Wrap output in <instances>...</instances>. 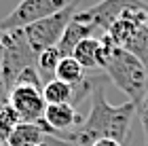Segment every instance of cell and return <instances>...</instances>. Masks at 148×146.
I'll return each instance as SVG.
<instances>
[{
    "label": "cell",
    "mask_w": 148,
    "mask_h": 146,
    "mask_svg": "<svg viewBox=\"0 0 148 146\" xmlns=\"http://www.w3.org/2000/svg\"><path fill=\"white\" fill-rule=\"evenodd\" d=\"M89 102L91 108L83 125L74 131L62 134L59 138L72 142L74 146H91L102 138H110V140H116L125 146L129 140L131 123L136 119V104L127 99L125 104L112 106L106 99V89L102 81H97V85L93 87Z\"/></svg>",
    "instance_id": "obj_1"
},
{
    "label": "cell",
    "mask_w": 148,
    "mask_h": 146,
    "mask_svg": "<svg viewBox=\"0 0 148 146\" xmlns=\"http://www.w3.org/2000/svg\"><path fill=\"white\" fill-rule=\"evenodd\" d=\"M99 68L106 70L114 87L123 91L129 102L136 106L142 102L148 91V70L138 57L116 47L108 34H102L99 38Z\"/></svg>",
    "instance_id": "obj_2"
},
{
    "label": "cell",
    "mask_w": 148,
    "mask_h": 146,
    "mask_svg": "<svg viewBox=\"0 0 148 146\" xmlns=\"http://www.w3.org/2000/svg\"><path fill=\"white\" fill-rule=\"evenodd\" d=\"M38 55L28 45L23 36V30H9L4 32V55H2V68H0V85L2 91H9L15 87L17 76L25 68H36Z\"/></svg>",
    "instance_id": "obj_3"
},
{
    "label": "cell",
    "mask_w": 148,
    "mask_h": 146,
    "mask_svg": "<svg viewBox=\"0 0 148 146\" xmlns=\"http://www.w3.org/2000/svg\"><path fill=\"white\" fill-rule=\"evenodd\" d=\"M76 4H78V0H72L59 13H55L51 17H45L40 21L28 25V28H23V36H25V40H28V45L32 47V51L36 55L47 51V49H51V47H57V42L64 36L66 25L70 23L72 15L76 13Z\"/></svg>",
    "instance_id": "obj_4"
},
{
    "label": "cell",
    "mask_w": 148,
    "mask_h": 146,
    "mask_svg": "<svg viewBox=\"0 0 148 146\" xmlns=\"http://www.w3.org/2000/svg\"><path fill=\"white\" fill-rule=\"evenodd\" d=\"M72 0H19V4L13 9L4 19H0V30H23L28 25L40 21L45 17H51L66 9Z\"/></svg>",
    "instance_id": "obj_5"
},
{
    "label": "cell",
    "mask_w": 148,
    "mask_h": 146,
    "mask_svg": "<svg viewBox=\"0 0 148 146\" xmlns=\"http://www.w3.org/2000/svg\"><path fill=\"white\" fill-rule=\"evenodd\" d=\"M133 9H148V2L146 0H99L97 4L78 13L89 23L95 25V30H102L106 34L114 21H119L127 11H133Z\"/></svg>",
    "instance_id": "obj_6"
},
{
    "label": "cell",
    "mask_w": 148,
    "mask_h": 146,
    "mask_svg": "<svg viewBox=\"0 0 148 146\" xmlns=\"http://www.w3.org/2000/svg\"><path fill=\"white\" fill-rule=\"evenodd\" d=\"M6 102L15 108L19 121L23 123H40L45 117L47 102L40 89L28 87V85H15L6 93Z\"/></svg>",
    "instance_id": "obj_7"
},
{
    "label": "cell",
    "mask_w": 148,
    "mask_h": 146,
    "mask_svg": "<svg viewBox=\"0 0 148 146\" xmlns=\"http://www.w3.org/2000/svg\"><path fill=\"white\" fill-rule=\"evenodd\" d=\"M85 121V117L78 114V110L70 104H47L45 117L40 125L47 131V136H62L68 134L72 127H80Z\"/></svg>",
    "instance_id": "obj_8"
},
{
    "label": "cell",
    "mask_w": 148,
    "mask_h": 146,
    "mask_svg": "<svg viewBox=\"0 0 148 146\" xmlns=\"http://www.w3.org/2000/svg\"><path fill=\"white\" fill-rule=\"evenodd\" d=\"M95 32H97V30H95V25L89 23L83 15H80V13H74L72 19H70V23L66 25V30H64L62 40L57 42L59 53H62L64 57H70V55H72V51H74V47H76L80 40H85V38L93 36Z\"/></svg>",
    "instance_id": "obj_9"
},
{
    "label": "cell",
    "mask_w": 148,
    "mask_h": 146,
    "mask_svg": "<svg viewBox=\"0 0 148 146\" xmlns=\"http://www.w3.org/2000/svg\"><path fill=\"white\" fill-rule=\"evenodd\" d=\"M47 131L40 123H23L19 121L9 136V146H42Z\"/></svg>",
    "instance_id": "obj_10"
},
{
    "label": "cell",
    "mask_w": 148,
    "mask_h": 146,
    "mask_svg": "<svg viewBox=\"0 0 148 146\" xmlns=\"http://www.w3.org/2000/svg\"><path fill=\"white\" fill-rule=\"evenodd\" d=\"M70 57H74L85 70H97L99 68V38L89 36L85 40H80L74 47Z\"/></svg>",
    "instance_id": "obj_11"
},
{
    "label": "cell",
    "mask_w": 148,
    "mask_h": 146,
    "mask_svg": "<svg viewBox=\"0 0 148 146\" xmlns=\"http://www.w3.org/2000/svg\"><path fill=\"white\" fill-rule=\"evenodd\" d=\"M123 49L127 53H131L133 57H138L142 62V66L148 70V28H146V23L138 25L136 32L131 34V38L123 45Z\"/></svg>",
    "instance_id": "obj_12"
},
{
    "label": "cell",
    "mask_w": 148,
    "mask_h": 146,
    "mask_svg": "<svg viewBox=\"0 0 148 146\" xmlns=\"http://www.w3.org/2000/svg\"><path fill=\"white\" fill-rule=\"evenodd\" d=\"M42 97H45L47 104H70L72 106L74 89L68 83H62V81H57V78H51V81H47L45 87H42Z\"/></svg>",
    "instance_id": "obj_13"
},
{
    "label": "cell",
    "mask_w": 148,
    "mask_h": 146,
    "mask_svg": "<svg viewBox=\"0 0 148 146\" xmlns=\"http://www.w3.org/2000/svg\"><path fill=\"white\" fill-rule=\"evenodd\" d=\"M53 78H57V81H62V83H68V85L74 87V85L85 81V68L74 57H64L62 62H59Z\"/></svg>",
    "instance_id": "obj_14"
},
{
    "label": "cell",
    "mask_w": 148,
    "mask_h": 146,
    "mask_svg": "<svg viewBox=\"0 0 148 146\" xmlns=\"http://www.w3.org/2000/svg\"><path fill=\"white\" fill-rule=\"evenodd\" d=\"M64 59V55L59 53L57 47H51V49H47L42 53H38V59H36V68L40 72V76L47 74V76H55V70H57V66L59 62Z\"/></svg>",
    "instance_id": "obj_15"
},
{
    "label": "cell",
    "mask_w": 148,
    "mask_h": 146,
    "mask_svg": "<svg viewBox=\"0 0 148 146\" xmlns=\"http://www.w3.org/2000/svg\"><path fill=\"white\" fill-rule=\"evenodd\" d=\"M15 85H28V87H34V89H40V91H42V87H45L38 68H25L21 74L17 76Z\"/></svg>",
    "instance_id": "obj_16"
},
{
    "label": "cell",
    "mask_w": 148,
    "mask_h": 146,
    "mask_svg": "<svg viewBox=\"0 0 148 146\" xmlns=\"http://www.w3.org/2000/svg\"><path fill=\"white\" fill-rule=\"evenodd\" d=\"M42 146H74V144L64 140V138H57V136H45Z\"/></svg>",
    "instance_id": "obj_17"
},
{
    "label": "cell",
    "mask_w": 148,
    "mask_h": 146,
    "mask_svg": "<svg viewBox=\"0 0 148 146\" xmlns=\"http://www.w3.org/2000/svg\"><path fill=\"white\" fill-rule=\"evenodd\" d=\"M91 146H123V144H121V142H116V140H110V138H102V140L93 142Z\"/></svg>",
    "instance_id": "obj_18"
},
{
    "label": "cell",
    "mask_w": 148,
    "mask_h": 146,
    "mask_svg": "<svg viewBox=\"0 0 148 146\" xmlns=\"http://www.w3.org/2000/svg\"><path fill=\"white\" fill-rule=\"evenodd\" d=\"M2 55H4V30H0V68H2Z\"/></svg>",
    "instance_id": "obj_19"
},
{
    "label": "cell",
    "mask_w": 148,
    "mask_h": 146,
    "mask_svg": "<svg viewBox=\"0 0 148 146\" xmlns=\"http://www.w3.org/2000/svg\"><path fill=\"white\" fill-rule=\"evenodd\" d=\"M146 28H148V17H146Z\"/></svg>",
    "instance_id": "obj_20"
},
{
    "label": "cell",
    "mask_w": 148,
    "mask_h": 146,
    "mask_svg": "<svg viewBox=\"0 0 148 146\" xmlns=\"http://www.w3.org/2000/svg\"><path fill=\"white\" fill-rule=\"evenodd\" d=\"M0 91H2V85H0ZM2 93H4V91H2Z\"/></svg>",
    "instance_id": "obj_21"
}]
</instances>
